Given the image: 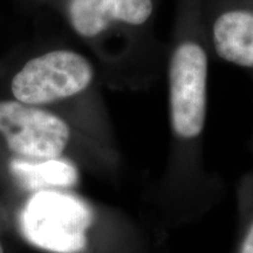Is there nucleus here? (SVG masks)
Wrapping results in <instances>:
<instances>
[{
  "mask_svg": "<svg viewBox=\"0 0 253 253\" xmlns=\"http://www.w3.org/2000/svg\"><path fill=\"white\" fill-rule=\"evenodd\" d=\"M20 230L31 244L54 253H81L93 221L81 198L59 190H40L20 213Z\"/></svg>",
  "mask_w": 253,
  "mask_h": 253,
  "instance_id": "1",
  "label": "nucleus"
},
{
  "mask_svg": "<svg viewBox=\"0 0 253 253\" xmlns=\"http://www.w3.org/2000/svg\"><path fill=\"white\" fill-rule=\"evenodd\" d=\"M90 62L72 50H54L28 61L13 78L11 89L19 102L39 106L71 97L89 86Z\"/></svg>",
  "mask_w": 253,
  "mask_h": 253,
  "instance_id": "2",
  "label": "nucleus"
},
{
  "mask_svg": "<svg viewBox=\"0 0 253 253\" xmlns=\"http://www.w3.org/2000/svg\"><path fill=\"white\" fill-rule=\"evenodd\" d=\"M0 134L8 149L25 160L47 161L61 156L71 130L54 114L19 101L0 102Z\"/></svg>",
  "mask_w": 253,
  "mask_h": 253,
  "instance_id": "3",
  "label": "nucleus"
},
{
  "mask_svg": "<svg viewBox=\"0 0 253 253\" xmlns=\"http://www.w3.org/2000/svg\"><path fill=\"white\" fill-rule=\"evenodd\" d=\"M208 58L195 42H184L170 60V109L173 130L194 138L204 128L207 115Z\"/></svg>",
  "mask_w": 253,
  "mask_h": 253,
  "instance_id": "4",
  "label": "nucleus"
},
{
  "mask_svg": "<svg viewBox=\"0 0 253 253\" xmlns=\"http://www.w3.org/2000/svg\"><path fill=\"white\" fill-rule=\"evenodd\" d=\"M68 18L82 37H95L113 21L144 24L153 12L151 0H69Z\"/></svg>",
  "mask_w": 253,
  "mask_h": 253,
  "instance_id": "5",
  "label": "nucleus"
},
{
  "mask_svg": "<svg viewBox=\"0 0 253 253\" xmlns=\"http://www.w3.org/2000/svg\"><path fill=\"white\" fill-rule=\"evenodd\" d=\"M217 54L225 61L253 69V9H232L213 25Z\"/></svg>",
  "mask_w": 253,
  "mask_h": 253,
  "instance_id": "6",
  "label": "nucleus"
},
{
  "mask_svg": "<svg viewBox=\"0 0 253 253\" xmlns=\"http://www.w3.org/2000/svg\"><path fill=\"white\" fill-rule=\"evenodd\" d=\"M11 171L26 189L54 190L55 188H69L77 184V168L66 160H47L27 162L14 160L11 162Z\"/></svg>",
  "mask_w": 253,
  "mask_h": 253,
  "instance_id": "7",
  "label": "nucleus"
},
{
  "mask_svg": "<svg viewBox=\"0 0 253 253\" xmlns=\"http://www.w3.org/2000/svg\"><path fill=\"white\" fill-rule=\"evenodd\" d=\"M240 253H253V223L243 240Z\"/></svg>",
  "mask_w": 253,
  "mask_h": 253,
  "instance_id": "8",
  "label": "nucleus"
},
{
  "mask_svg": "<svg viewBox=\"0 0 253 253\" xmlns=\"http://www.w3.org/2000/svg\"><path fill=\"white\" fill-rule=\"evenodd\" d=\"M0 253H4V249H2L1 243H0Z\"/></svg>",
  "mask_w": 253,
  "mask_h": 253,
  "instance_id": "9",
  "label": "nucleus"
}]
</instances>
